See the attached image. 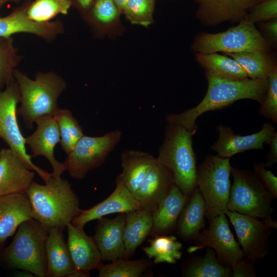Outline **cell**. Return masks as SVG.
Returning a JSON list of instances; mask_svg holds the SVG:
<instances>
[{
	"label": "cell",
	"instance_id": "4",
	"mask_svg": "<svg viewBox=\"0 0 277 277\" xmlns=\"http://www.w3.org/2000/svg\"><path fill=\"white\" fill-rule=\"evenodd\" d=\"M193 135L182 126L167 123L164 141L156 157L170 173L174 184L187 196L196 187L197 167Z\"/></svg>",
	"mask_w": 277,
	"mask_h": 277
},
{
	"label": "cell",
	"instance_id": "32",
	"mask_svg": "<svg viewBox=\"0 0 277 277\" xmlns=\"http://www.w3.org/2000/svg\"><path fill=\"white\" fill-rule=\"evenodd\" d=\"M149 242L150 245L143 250L149 259H153L155 264H175L182 256L183 245L174 235H157Z\"/></svg>",
	"mask_w": 277,
	"mask_h": 277
},
{
	"label": "cell",
	"instance_id": "21",
	"mask_svg": "<svg viewBox=\"0 0 277 277\" xmlns=\"http://www.w3.org/2000/svg\"><path fill=\"white\" fill-rule=\"evenodd\" d=\"M174 184L170 173L156 161L133 195L141 209L152 213Z\"/></svg>",
	"mask_w": 277,
	"mask_h": 277
},
{
	"label": "cell",
	"instance_id": "46",
	"mask_svg": "<svg viewBox=\"0 0 277 277\" xmlns=\"http://www.w3.org/2000/svg\"><path fill=\"white\" fill-rule=\"evenodd\" d=\"M127 1V0H113L122 14L124 5Z\"/></svg>",
	"mask_w": 277,
	"mask_h": 277
},
{
	"label": "cell",
	"instance_id": "34",
	"mask_svg": "<svg viewBox=\"0 0 277 277\" xmlns=\"http://www.w3.org/2000/svg\"><path fill=\"white\" fill-rule=\"evenodd\" d=\"M151 266V262L146 259H120L107 265L102 263L97 269L99 277H140Z\"/></svg>",
	"mask_w": 277,
	"mask_h": 277
},
{
	"label": "cell",
	"instance_id": "37",
	"mask_svg": "<svg viewBox=\"0 0 277 277\" xmlns=\"http://www.w3.org/2000/svg\"><path fill=\"white\" fill-rule=\"evenodd\" d=\"M155 0H127L123 14L133 25L147 27L152 24Z\"/></svg>",
	"mask_w": 277,
	"mask_h": 277
},
{
	"label": "cell",
	"instance_id": "7",
	"mask_svg": "<svg viewBox=\"0 0 277 277\" xmlns=\"http://www.w3.org/2000/svg\"><path fill=\"white\" fill-rule=\"evenodd\" d=\"M231 168L229 158L211 154L197 167L196 187L204 199L208 220L225 214L228 210Z\"/></svg>",
	"mask_w": 277,
	"mask_h": 277
},
{
	"label": "cell",
	"instance_id": "23",
	"mask_svg": "<svg viewBox=\"0 0 277 277\" xmlns=\"http://www.w3.org/2000/svg\"><path fill=\"white\" fill-rule=\"evenodd\" d=\"M121 14L113 0H94L82 18L96 37H114L123 31Z\"/></svg>",
	"mask_w": 277,
	"mask_h": 277
},
{
	"label": "cell",
	"instance_id": "24",
	"mask_svg": "<svg viewBox=\"0 0 277 277\" xmlns=\"http://www.w3.org/2000/svg\"><path fill=\"white\" fill-rule=\"evenodd\" d=\"M63 232L56 228L48 230L46 277H84L74 267Z\"/></svg>",
	"mask_w": 277,
	"mask_h": 277
},
{
	"label": "cell",
	"instance_id": "29",
	"mask_svg": "<svg viewBox=\"0 0 277 277\" xmlns=\"http://www.w3.org/2000/svg\"><path fill=\"white\" fill-rule=\"evenodd\" d=\"M195 60L205 73L229 80H242L248 76L241 65L233 58L217 53H195Z\"/></svg>",
	"mask_w": 277,
	"mask_h": 277
},
{
	"label": "cell",
	"instance_id": "16",
	"mask_svg": "<svg viewBox=\"0 0 277 277\" xmlns=\"http://www.w3.org/2000/svg\"><path fill=\"white\" fill-rule=\"evenodd\" d=\"M36 130L25 137L26 145L32 151L31 157L44 156L53 169L51 175L61 177L66 171L64 163L59 162L54 156V148L60 142V134L56 121L52 115H46L35 121Z\"/></svg>",
	"mask_w": 277,
	"mask_h": 277
},
{
	"label": "cell",
	"instance_id": "12",
	"mask_svg": "<svg viewBox=\"0 0 277 277\" xmlns=\"http://www.w3.org/2000/svg\"><path fill=\"white\" fill-rule=\"evenodd\" d=\"M225 214L232 225L244 256L255 263L267 255L271 228L258 218L227 210Z\"/></svg>",
	"mask_w": 277,
	"mask_h": 277
},
{
	"label": "cell",
	"instance_id": "45",
	"mask_svg": "<svg viewBox=\"0 0 277 277\" xmlns=\"http://www.w3.org/2000/svg\"><path fill=\"white\" fill-rule=\"evenodd\" d=\"M264 223L267 225L268 227L271 228V229H276L277 228V223L275 221H274L271 217V215L268 216L264 219H263L262 221Z\"/></svg>",
	"mask_w": 277,
	"mask_h": 277
},
{
	"label": "cell",
	"instance_id": "26",
	"mask_svg": "<svg viewBox=\"0 0 277 277\" xmlns=\"http://www.w3.org/2000/svg\"><path fill=\"white\" fill-rule=\"evenodd\" d=\"M205 206L196 187L184 207L176 224L177 235L184 241H194L205 228Z\"/></svg>",
	"mask_w": 277,
	"mask_h": 277
},
{
	"label": "cell",
	"instance_id": "39",
	"mask_svg": "<svg viewBox=\"0 0 277 277\" xmlns=\"http://www.w3.org/2000/svg\"><path fill=\"white\" fill-rule=\"evenodd\" d=\"M277 18V0H263L251 7L246 19L252 24Z\"/></svg>",
	"mask_w": 277,
	"mask_h": 277
},
{
	"label": "cell",
	"instance_id": "8",
	"mask_svg": "<svg viewBox=\"0 0 277 277\" xmlns=\"http://www.w3.org/2000/svg\"><path fill=\"white\" fill-rule=\"evenodd\" d=\"M231 174L233 183L230 187L228 210L258 219L271 215L274 197L253 171L232 167Z\"/></svg>",
	"mask_w": 277,
	"mask_h": 277
},
{
	"label": "cell",
	"instance_id": "33",
	"mask_svg": "<svg viewBox=\"0 0 277 277\" xmlns=\"http://www.w3.org/2000/svg\"><path fill=\"white\" fill-rule=\"evenodd\" d=\"M53 116L58 125L61 148L68 154L84 135L83 130L69 109L58 108Z\"/></svg>",
	"mask_w": 277,
	"mask_h": 277
},
{
	"label": "cell",
	"instance_id": "5",
	"mask_svg": "<svg viewBox=\"0 0 277 277\" xmlns=\"http://www.w3.org/2000/svg\"><path fill=\"white\" fill-rule=\"evenodd\" d=\"M48 231L34 219L18 227L11 244L0 251L5 267L21 269L38 277H46V243Z\"/></svg>",
	"mask_w": 277,
	"mask_h": 277
},
{
	"label": "cell",
	"instance_id": "14",
	"mask_svg": "<svg viewBox=\"0 0 277 277\" xmlns=\"http://www.w3.org/2000/svg\"><path fill=\"white\" fill-rule=\"evenodd\" d=\"M218 138L211 148L223 158H230L237 153L253 149L263 150L270 142L275 127L269 122L264 123L258 132L246 135L235 134L231 128L223 124L216 126Z\"/></svg>",
	"mask_w": 277,
	"mask_h": 277
},
{
	"label": "cell",
	"instance_id": "44",
	"mask_svg": "<svg viewBox=\"0 0 277 277\" xmlns=\"http://www.w3.org/2000/svg\"><path fill=\"white\" fill-rule=\"evenodd\" d=\"M74 7L83 16L89 9L94 0H70Z\"/></svg>",
	"mask_w": 277,
	"mask_h": 277
},
{
	"label": "cell",
	"instance_id": "31",
	"mask_svg": "<svg viewBox=\"0 0 277 277\" xmlns=\"http://www.w3.org/2000/svg\"><path fill=\"white\" fill-rule=\"evenodd\" d=\"M193 259V258H192ZM183 276L187 277H231L230 268L223 265L214 250L207 247L205 255L191 259L185 265Z\"/></svg>",
	"mask_w": 277,
	"mask_h": 277
},
{
	"label": "cell",
	"instance_id": "3",
	"mask_svg": "<svg viewBox=\"0 0 277 277\" xmlns=\"http://www.w3.org/2000/svg\"><path fill=\"white\" fill-rule=\"evenodd\" d=\"M13 77L21 97L17 114L22 117L26 128L32 129L36 119L46 115L53 116L58 110V98L66 88V81L52 71H38L32 79L16 69Z\"/></svg>",
	"mask_w": 277,
	"mask_h": 277
},
{
	"label": "cell",
	"instance_id": "25",
	"mask_svg": "<svg viewBox=\"0 0 277 277\" xmlns=\"http://www.w3.org/2000/svg\"><path fill=\"white\" fill-rule=\"evenodd\" d=\"M188 198L174 184L152 213V227L150 234L154 237L171 232Z\"/></svg>",
	"mask_w": 277,
	"mask_h": 277
},
{
	"label": "cell",
	"instance_id": "22",
	"mask_svg": "<svg viewBox=\"0 0 277 277\" xmlns=\"http://www.w3.org/2000/svg\"><path fill=\"white\" fill-rule=\"evenodd\" d=\"M32 219L31 206L26 193L0 196V251L19 225Z\"/></svg>",
	"mask_w": 277,
	"mask_h": 277
},
{
	"label": "cell",
	"instance_id": "35",
	"mask_svg": "<svg viewBox=\"0 0 277 277\" xmlns=\"http://www.w3.org/2000/svg\"><path fill=\"white\" fill-rule=\"evenodd\" d=\"M22 58L12 36L0 37V92L14 79V71Z\"/></svg>",
	"mask_w": 277,
	"mask_h": 277
},
{
	"label": "cell",
	"instance_id": "42",
	"mask_svg": "<svg viewBox=\"0 0 277 277\" xmlns=\"http://www.w3.org/2000/svg\"><path fill=\"white\" fill-rule=\"evenodd\" d=\"M253 263L245 257L238 260L231 268L232 277H255Z\"/></svg>",
	"mask_w": 277,
	"mask_h": 277
},
{
	"label": "cell",
	"instance_id": "11",
	"mask_svg": "<svg viewBox=\"0 0 277 277\" xmlns=\"http://www.w3.org/2000/svg\"><path fill=\"white\" fill-rule=\"evenodd\" d=\"M208 226L193 241L195 245L187 249L191 253L205 247L212 248L221 262L229 268L245 257L229 227L227 216L222 214L208 220Z\"/></svg>",
	"mask_w": 277,
	"mask_h": 277
},
{
	"label": "cell",
	"instance_id": "48",
	"mask_svg": "<svg viewBox=\"0 0 277 277\" xmlns=\"http://www.w3.org/2000/svg\"><path fill=\"white\" fill-rule=\"evenodd\" d=\"M169 1H176V0H169Z\"/></svg>",
	"mask_w": 277,
	"mask_h": 277
},
{
	"label": "cell",
	"instance_id": "43",
	"mask_svg": "<svg viewBox=\"0 0 277 277\" xmlns=\"http://www.w3.org/2000/svg\"><path fill=\"white\" fill-rule=\"evenodd\" d=\"M267 154V162L264 163L265 167L271 168L277 162V131H275L270 142Z\"/></svg>",
	"mask_w": 277,
	"mask_h": 277
},
{
	"label": "cell",
	"instance_id": "28",
	"mask_svg": "<svg viewBox=\"0 0 277 277\" xmlns=\"http://www.w3.org/2000/svg\"><path fill=\"white\" fill-rule=\"evenodd\" d=\"M152 227L151 212L140 209L125 213L124 241L126 259L133 255L136 249L150 234Z\"/></svg>",
	"mask_w": 277,
	"mask_h": 277
},
{
	"label": "cell",
	"instance_id": "13",
	"mask_svg": "<svg viewBox=\"0 0 277 277\" xmlns=\"http://www.w3.org/2000/svg\"><path fill=\"white\" fill-rule=\"evenodd\" d=\"M32 0H25L15 8L7 16L0 17V37L11 36L17 33L33 34L47 42L55 40L65 32L63 22L37 23L31 20L27 15V9Z\"/></svg>",
	"mask_w": 277,
	"mask_h": 277
},
{
	"label": "cell",
	"instance_id": "47",
	"mask_svg": "<svg viewBox=\"0 0 277 277\" xmlns=\"http://www.w3.org/2000/svg\"><path fill=\"white\" fill-rule=\"evenodd\" d=\"M22 0H0V9L6 3L8 2H13L15 3H19Z\"/></svg>",
	"mask_w": 277,
	"mask_h": 277
},
{
	"label": "cell",
	"instance_id": "27",
	"mask_svg": "<svg viewBox=\"0 0 277 277\" xmlns=\"http://www.w3.org/2000/svg\"><path fill=\"white\" fill-rule=\"evenodd\" d=\"M122 173L120 174L125 185L134 193L146 175L156 163V157L138 150H126L121 155Z\"/></svg>",
	"mask_w": 277,
	"mask_h": 277
},
{
	"label": "cell",
	"instance_id": "15",
	"mask_svg": "<svg viewBox=\"0 0 277 277\" xmlns=\"http://www.w3.org/2000/svg\"><path fill=\"white\" fill-rule=\"evenodd\" d=\"M197 5L195 15L202 25L215 27L224 22L245 19L248 10L263 0H191Z\"/></svg>",
	"mask_w": 277,
	"mask_h": 277
},
{
	"label": "cell",
	"instance_id": "36",
	"mask_svg": "<svg viewBox=\"0 0 277 277\" xmlns=\"http://www.w3.org/2000/svg\"><path fill=\"white\" fill-rule=\"evenodd\" d=\"M72 6L70 0L31 1L27 9L28 17L37 23H46L57 15H67Z\"/></svg>",
	"mask_w": 277,
	"mask_h": 277
},
{
	"label": "cell",
	"instance_id": "2",
	"mask_svg": "<svg viewBox=\"0 0 277 277\" xmlns=\"http://www.w3.org/2000/svg\"><path fill=\"white\" fill-rule=\"evenodd\" d=\"M44 185L32 181L26 193L33 218L48 231L56 228L63 231L77 216L80 201L69 182L51 175Z\"/></svg>",
	"mask_w": 277,
	"mask_h": 277
},
{
	"label": "cell",
	"instance_id": "6",
	"mask_svg": "<svg viewBox=\"0 0 277 277\" xmlns=\"http://www.w3.org/2000/svg\"><path fill=\"white\" fill-rule=\"evenodd\" d=\"M271 48V45L263 37L254 24L246 19L222 32H200L195 36L191 45L193 52L203 54L270 52Z\"/></svg>",
	"mask_w": 277,
	"mask_h": 277
},
{
	"label": "cell",
	"instance_id": "38",
	"mask_svg": "<svg viewBox=\"0 0 277 277\" xmlns=\"http://www.w3.org/2000/svg\"><path fill=\"white\" fill-rule=\"evenodd\" d=\"M259 111L265 118L277 123V67L268 77L266 93Z\"/></svg>",
	"mask_w": 277,
	"mask_h": 277
},
{
	"label": "cell",
	"instance_id": "40",
	"mask_svg": "<svg viewBox=\"0 0 277 277\" xmlns=\"http://www.w3.org/2000/svg\"><path fill=\"white\" fill-rule=\"evenodd\" d=\"M253 172L264 186L272 193L274 198L277 197V177L271 170L265 169L264 163L253 164Z\"/></svg>",
	"mask_w": 277,
	"mask_h": 277
},
{
	"label": "cell",
	"instance_id": "1",
	"mask_svg": "<svg viewBox=\"0 0 277 277\" xmlns=\"http://www.w3.org/2000/svg\"><path fill=\"white\" fill-rule=\"evenodd\" d=\"M208 83L206 93L199 104L181 113L168 114L167 123L182 126L194 134L197 130L196 120L204 113L228 107L236 101L254 100L261 104L267 89L268 78L229 80L205 73Z\"/></svg>",
	"mask_w": 277,
	"mask_h": 277
},
{
	"label": "cell",
	"instance_id": "17",
	"mask_svg": "<svg viewBox=\"0 0 277 277\" xmlns=\"http://www.w3.org/2000/svg\"><path fill=\"white\" fill-rule=\"evenodd\" d=\"M115 182L114 190L107 198L89 209H81L80 214L73 219L71 223L84 228L87 223L100 219L105 215L126 213L141 209L139 203L126 187L120 175L116 177Z\"/></svg>",
	"mask_w": 277,
	"mask_h": 277
},
{
	"label": "cell",
	"instance_id": "10",
	"mask_svg": "<svg viewBox=\"0 0 277 277\" xmlns=\"http://www.w3.org/2000/svg\"><path fill=\"white\" fill-rule=\"evenodd\" d=\"M120 130L108 132L102 136L84 135L76 143L64 162L71 177L82 180L92 170L101 166L120 141Z\"/></svg>",
	"mask_w": 277,
	"mask_h": 277
},
{
	"label": "cell",
	"instance_id": "19",
	"mask_svg": "<svg viewBox=\"0 0 277 277\" xmlns=\"http://www.w3.org/2000/svg\"><path fill=\"white\" fill-rule=\"evenodd\" d=\"M34 175L11 149H0V196L26 193Z\"/></svg>",
	"mask_w": 277,
	"mask_h": 277
},
{
	"label": "cell",
	"instance_id": "41",
	"mask_svg": "<svg viewBox=\"0 0 277 277\" xmlns=\"http://www.w3.org/2000/svg\"><path fill=\"white\" fill-rule=\"evenodd\" d=\"M258 26L263 37L271 45L276 47L277 45V18L267 22H258Z\"/></svg>",
	"mask_w": 277,
	"mask_h": 277
},
{
	"label": "cell",
	"instance_id": "9",
	"mask_svg": "<svg viewBox=\"0 0 277 277\" xmlns=\"http://www.w3.org/2000/svg\"><path fill=\"white\" fill-rule=\"evenodd\" d=\"M20 99L19 88L15 79L0 92V138L28 168L36 172L45 182L51 173L33 163L31 155L27 152L25 137L21 131L17 119V105Z\"/></svg>",
	"mask_w": 277,
	"mask_h": 277
},
{
	"label": "cell",
	"instance_id": "20",
	"mask_svg": "<svg viewBox=\"0 0 277 277\" xmlns=\"http://www.w3.org/2000/svg\"><path fill=\"white\" fill-rule=\"evenodd\" d=\"M98 220L93 238L102 261L126 259L124 241L125 213H120L112 219L103 217Z\"/></svg>",
	"mask_w": 277,
	"mask_h": 277
},
{
	"label": "cell",
	"instance_id": "30",
	"mask_svg": "<svg viewBox=\"0 0 277 277\" xmlns=\"http://www.w3.org/2000/svg\"><path fill=\"white\" fill-rule=\"evenodd\" d=\"M270 52L247 51L239 53H227L243 68L250 79L267 78L269 74L277 67L275 60Z\"/></svg>",
	"mask_w": 277,
	"mask_h": 277
},
{
	"label": "cell",
	"instance_id": "18",
	"mask_svg": "<svg viewBox=\"0 0 277 277\" xmlns=\"http://www.w3.org/2000/svg\"><path fill=\"white\" fill-rule=\"evenodd\" d=\"M67 245L75 269L84 277L102 264L101 255L93 237L88 236L81 228L71 223L66 227Z\"/></svg>",
	"mask_w": 277,
	"mask_h": 277
}]
</instances>
